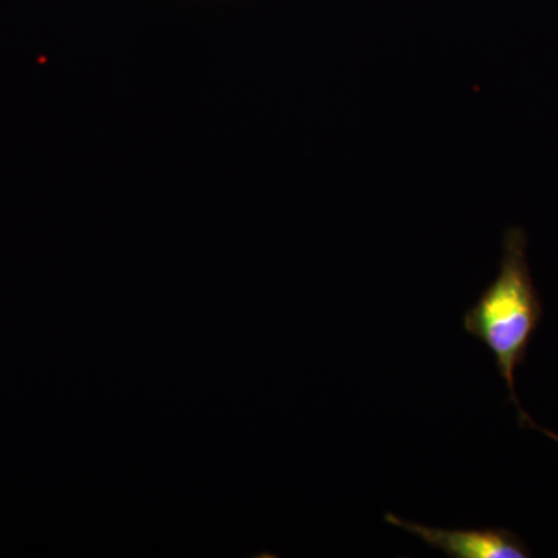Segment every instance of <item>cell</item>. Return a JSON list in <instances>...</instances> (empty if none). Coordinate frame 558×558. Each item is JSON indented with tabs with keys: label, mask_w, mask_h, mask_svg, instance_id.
Segmentation results:
<instances>
[{
	"label": "cell",
	"mask_w": 558,
	"mask_h": 558,
	"mask_svg": "<svg viewBox=\"0 0 558 558\" xmlns=\"http://www.w3.org/2000/svg\"><path fill=\"white\" fill-rule=\"evenodd\" d=\"M502 242L498 277L465 312L462 325L465 332L492 352L498 373L508 385L510 399L520 411L521 421L535 427L517 398L515 371L524 362L538 328L542 301L529 270L523 229H509Z\"/></svg>",
	"instance_id": "6da1fadb"
},
{
	"label": "cell",
	"mask_w": 558,
	"mask_h": 558,
	"mask_svg": "<svg viewBox=\"0 0 558 558\" xmlns=\"http://www.w3.org/2000/svg\"><path fill=\"white\" fill-rule=\"evenodd\" d=\"M385 521L403 529L425 545L450 558H527L531 557L523 539L508 529H442L413 523L387 513Z\"/></svg>",
	"instance_id": "7a4b0ae2"
}]
</instances>
